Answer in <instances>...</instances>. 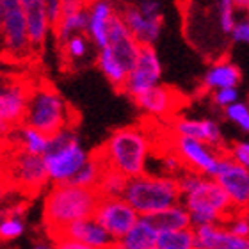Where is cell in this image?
Masks as SVG:
<instances>
[{
	"instance_id": "obj_21",
	"label": "cell",
	"mask_w": 249,
	"mask_h": 249,
	"mask_svg": "<svg viewBox=\"0 0 249 249\" xmlns=\"http://www.w3.org/2000/svg\"><path fill=\"white\" fill-rule=\"evenodd\" d=\"M157 239L159 231L144 217H141L128 233L116 240L114 249H150L157 246Z\"/></svg>"
},
{
	"instance_id": "obj_19",
	"label": "cell",
	"mask_w": 249,
	"mask_h": 249,
	"mask_svg": "<svg viewBox=\"0 0 249 249\" xmlns=\"http://www.w3.org/2000/svg\"><path fill=\"white\" fill-rule=\"evenodd\" d=\"M240 80H242V73H240L239 66L223 59L208 70L207 75L203 77L201 86L205 91H215V89L224 88H237Z\"/></svg>"
},
{
	"instance_id": "obj_10",
	"label": "cell",
	"mask_w": 249,
	"mask_h": 249,
	"mask_svg": "<svg viewBox=\"0 0 249 249\" xmlns=\"http://www.w3.org/2000/svg\"><path fill=\"white\" fill-rule=\"evenodd\" d=\"M139 109H142L148 116H153L160 121H173L178 118V112L189 105V98L171 86H155L146 93L132 100Z\"/></svg>"
},
{
	"instance_id": "obj_18",
	"label": "cell",
	"mask_w": 249,
	"mask_h": 249,
	"mask_svg": "<svg viewBox=\"0 0 249 249\" xmlns=\"http://www.w3.org/2000/svg\"><path fill=\"white\" fill-rule=\"evenodd\" d=\"M114 9L116 7L110 0H98L89 9L88 34L100 50L107 47V43H109V21Z\"/></svg>"
},
{
	"instance_id": "obj_16",
	"label": "cell",
	"mask_w": 249,
	"mask_h": 249,
	"mask_svg": "<svg viewBox=\"0 0 249 249\" xmlns=\"http://www.w3.org/2000/svg\"><path fill=\"white\" fill-rule=\"evenodd\" d=\"M59 237H68V239L78 240V242H82V244L89 246V248L93 249H114L116 244V240L110 237L109 231L94 217L82 219V221L70 224V226L62 230L55 239H59Z\"/></svg>"
},
{
	"instance_id": "obj_28",
	"label": "cell",
	"mask_w": 249,
	"mask_h": 249,
	"mask_svg": "<svg viewBox=\"0 0 249 249\" xmlns=\"http://www.w3.org/2000/svg\"><path fill=\"white\" fill-rule=\"evenodd\" d=\"M219 5V25L224 34H231L235 27V5L233 0H217Z\"/></svg>"
},
{
	"instance_id": "obj_33",
	"label": "cell",
	"mask_w": 249,
	"mask_h": 249,
	"mask_svg": "<svg viewBox=\"0 0 249 249\" xmlns=\"http://www.w3.org/2000/svg\"><path fill=\"white\" fill-rule=\"evenodd\" d=\"M96 2L98 0H61V15H71L77 11H89Z\"/></svg>"
},
{
	"instance_id": "obj_41",
	"label": "cell",
	"mask_w": 249,
	"mask_h": 249,
	"mask_svg": "<svg viewBox=\"0 0 249 249\" xmlns=\"http://www.w3.org/2000/svg\"><path fill=\"white\" fill-rule=\"evenodd\" d=\"M150 249H159V248H157V246H155V248H150Z\"/></svg>"
},
{
	"instance_id": "obj_14",
	"label": "cell",
	"mask_w": 249,
	"mask_h": 249,
	"mask_svg": "<svg viewBox=\"0 0 249 249\" xmlns=\"http://www.w3.org/2000/svg\"><path fill=\"white\" fill-rule=\"evenodd\" d=\"M169 126L180 137H191L199 142L212 146L221 153H228V148L223 144V134L217 123L212 120H187V118H175L169 121Z\"/></svg>"
},
{
	"instance_id": "obj_26",
	"label": "cell",
	"mask_w": 249,
	"mask_h": 249,
	"mask_svg": "<svg viewBox=\"0 0 249 249\" xmlns=\"http://www.w3.org/2000/svg\"><path fill=\"white\" fill-rule=\"evenodd\" d=\"M159 249H196L194 228L177 230V231H164L159 233L157 239Z\"/></svg>"
},
{
	"instance_id": "obj_29",
	"label": "cell",
	"mask_w": 249,
	"mask_h": 249,
	"mask_svg": "<svg viewBox=\"0 0 249 249\" xmlns=\"http://www.w3.org/2000/svg\"><path fill=\"white\" fill-rule=\"evenodd\" d=\"M224 114L230 121H233L240 126V128L249 134V104H240L235 102L233 105H230L224 109Z\"/></svg>"
},
{
	"instance_id": "obj_24",
	"label": "cell",
	"mask_w": 249,
	"mask_h": 249,
	"mask_svg": "<svg viewBox=\"0 0 249 249\" xmlns=\"http://www.w3.org/2000/svg\"><path fill=\"white\" fill-rule=\"evenodd\" d=\"M96 66L105 75V78L110 82V86L116 89V93L126 94V82H128V73L120 66L107 48H102L96 57Z\"/></svg>"
},
{
	"instance_id": "obj_2",
	"label": "cell",
	"mask_w": 249,
	"mask_h": 249,
	"mask_svg": "<svg viewBox=\"0 0 249 249\" xmlns=\"http://www.w3.org/2000/svg\"><path fill=\"white\" fill-rule=\"evenodd\" d=\"M102 196L96 189L73 185V183H53L45 197L43 223L50 239H55L70 224L93 217Z\"/></svg>"
},
{
	"instance_id": "obj_35",
	"label": "cell",
	"mask_w": 249,
	"mask_h": 249,
	"mask_svg": "<svg viewBox=\"0 0 249 249\" xmlns=\"http://www.w3.org/2000/svg\"><path fill=\"white\" fill-rule=\"evenodd\" d=\"M141 13L148 18H155V16H160V4L157 0H142L139 4Z\"/></svg>"
},
{
	"instance_id": "obj_15",
	"label": "cell",
	"mask_w": 249,
	"mask_h": 249,
	"mask_svg": "<svg viewBox=\"0 0 249 249\" xmlns=\"http://www.w3.org/2000/svg\"><path fill=\"white\" fill-rule=\"evenodd\" d=\"M118 11H120L126 29L137 39V43L153 47V41H157V37L160 36L162 25H164L162 15L155 16V18H148L141 13L139 5L134 4H121Z\"/></svg>"
},
{
	"instance_id": "obj_34",
	"label": "cell",
	"mask_w": 249,
	"mask_h": 249,
	"mask_svg": "<svg viewBox=\"0 0 249 249\" xmlns=\"http://www.w3.org/2000/svg\"><path fill=\"white\" fill-rule=\"evenodd\" d=\"M230 36L235 43H249V20L237 21Z\"/></svg>"
},
{
	"instance_id": "obj_27",
	"label": "cell",
	"mask_w": 249,
	"mask_h": 249,
	"mask_svg": "<svg viewBox=\"0 0 249 249\" xmlns=\"http://www.w3.org/2000/svg\"><path fill=\"white\" fill-rule=\"evenodd\" d=\"M25 231L23 219L18 215H0V240H15Z\"/></svg>"
},
{
	"instance_id": "obj_30",
	"label": "cell",
	"mask_w": 249,
	"mask_h": 249,
	"mask_svg": "<svg viewBox=\"0 0 249 249\" xmlns=\"http://www.w3.org/2000/svg\"><path fill=\"white\" fill-rule=\"evenodd\" d=\"M237 98H239L237 88H224V89H215V91H212V102L217 105V107H223V109L233 105L235 102H237Z\"/></svg>"
},
{
	"instance_id": "obj_31",
	"label": "cell",
	"mask_w": 249,
	"mask_h": 249,
	"mask_svg": "<svg viewBox=\"0 0 249 249\" xmlns=\"http://www.w3.org/2000/svg\"><path fill=\"white\" fill-rule=\"evenodd\" d=\"M226 228L237 237H244L249 239V217L248 213H237L233 219H230L228 223L224 224Z\"/></svg>"
},
{
	"instance_id": "obj_5",
	"label": "cell",
	"mask_w": 249,
	"mask_h": 249,
	"mask_svg": "<svg viewBox=\"0 0 249 249\" xmlns=\"http://www.w3.org/2000/svg\"><path fill=\"white\" fill-rule=\"evenodd\" d=\"M182 205L191 215L192 228L205 224H226L239 213L223 187L210 177H201L191 192L183 194Z\"/></svg>"
},
{
	"instance_id": "obj_36",
	"label": "cell",
	"mask_w": 249,
	"mask_h": 249,
	"mask_svg": "<svg viewBox=\"0 0 249 249\" xmlns=\"http://www.w3.org/2000/svg\"><path fill=\"white\" fill-rule=\"evenodd\" d=\"M53 248L55 249H93L89 246L78 242V240L68 239V237H59V239L53 240Z\"/></svg>"
},
{
	"instance_id": "obj_9",
	"label": "cell",
	"mask_w": 249,
	"mask_h": 249,
	"mask_svg": "<svg viewBox=\"0 0 249 249\" xmlns=\"http://www.w3.org/2000/svg\"><path fill=\"white\" fill-rule=\"evenodd\" d=\"M213 180L223 187L230 201L239 213H248L249 210V169L240 166L226 153L221 157Z\"/></svg>"
},
{
	"instance_id": "obj_32",
	"label": "cell",
	"mask_w": 249,
	"mask_h": 249,
	"mask_svg": "<svg viewBox=\"0 0 249 249\" xmlns=\"http://www.w3.org/2000/svg\"><path fill=\"white\" fill-rule=\"evenodd\" d=\"M228 155L233 159L237 164L249 169V142H233L228 148Z\"/></svg>"
},
{
	"instance_id": "obj_37",
	"label": "cell",
	"mask_w": 249,
	"mask_h": 249,
	"mask_svg": "<svg viewBox=\"0 0 249 249\" xmlns=\"http://www.w3.org/2000/svg\"><path fill=\"white\" fill-rule=\"evenodd\" d=\"M233 5L237 9L249 11V0H233Z\"/></svg>"
},
{
	"instance_id": "obj_4",
	"label": "cell",
	"mask_w": 249,
	"mask_h": 249,
	"mask_svg": "<svg viewBox=\"0 0 249 249\" xmlns=\"http://www.w3.org/2000/svg\"><path fill=\"white\" fill-rule=\"evenodd\" d=\"M123 199L132 205L141 217L166 210L182 203V191L177 178L159 177L144 173L137 178H130Z\"/></svg>"
},
{
	"instance_id": "obj_1",
	"label": "cell",
	"mask_w": 249,
	"mask_h": 249,
	"mask_svg": "<svg viewBox=\"0 0 249 249\" xmlns=\"http://www.w3.org/2000/svg\"><path fill=\"white\" fill-rule=\"evenodd\" d=\"M80 123L78 110L73 109L62 98L57 88L48 78L36 75L31 89V96L27 102L25 126L41 132L45 137L52 139L66 128H77Z\"/></svg>"
},
{
	"instance_id": "obj_11",
	"label": "cell",
	"mask_w": 249,
	"mask_h": 249,
	"mask_svg": "<svg viewBox=\"0 0 249 249\" xmlns=\"http://www.w3.org/2000/svg\"><path fill=\"white\" fill-rule=\"evenodd\" d=\"M114 240L121 239L134 228L141 215L123 197H102L93 215Z\"/></svg>"
},
{
	"instance_id": "obj_6",
	"label": "cell",
	"mask_w": 249,
	"mask_h": 249,
	"mask_svg": "<svg viewBox=\"0 0 249 249\" xmlns=\"http://www.w3.org/2000/svg\"><path fill=\"white\" fill-rule=\"evenodd\" d=\"M0 62L9 66H29L36 62L29 39L25 11L20 0H2Z\"/></svg>"
},
{
	"instance_id": "obj_40",
	"label": "cell",
	"mask_w": 249,
	"mask_h": 249,
	"mask_svg": "<svg viewBox=\"0 0 249 249\" xmlns=\"http://www.w3.org/2000/svg\"><path fill=\"white\" fill-rule=\"evenodd\" d=\"M4 189H2V187H0V201H2V197H4Z\"/></svg>"
},
{
	"instance_id": "obj_12",
	"label": "cell",
	"mask_w": 249,
	"mask_h": 249,
	"mask_svg": "<svg viewBox=\"0 0 249 249\" xmlns=\"http://www.w3.org/2000/svg\"><path fill=\"white\" fill-rule=\"evenodd\" d=\"M86 151L78 146V141H73L70 144L59 150L45 153V162H47L48 177L53 183H70L73 177L77 175L88 162Z\"/></svg>"
},
{
	"instance_id": "obj_22",
	"label": "cell",
	"mask_w": 249,
	"mask_h": 249,
	"mask_svg": "<svg viewBox=\"0 0 249 249\" xmlns=\"http://www.w3.org/2000/svg\"><path fill=\"white\" fill-rule=\"evenodd\" d=\"M88 23L89 11H77L71 15H61L50 29L55 37V43L61 45L75 34H88Z\"/></svg>"
},
{
	"instance_id": "obj_20",
	"label": "cell",
	"mask_w": 249,
	"mask_h": 249,
	"mask_svg": "<svg viewBox=\"0 0 249 249\" xmlns=\"http://www.w3.org/2000/svg\"><path fill=\"white\" fill-rule=\"evenodd\" d=\"M144 219L159 231V233L192 228L191 215H189L187 208L183 207L182 203H180V205H175V207L166 208V210H160V212L151 213V215H144Z\"/></svg>"
},
{
	"instance_id": "obj_3",
	"label": "cell",
	"mask_w": 249,
	"mask_h": 249,
	"mask_svg": "<svg viewBox=\"0 0 249 249\" xmlns=\"http://www.w3.org/2000/svg\"><path fill=\"white\" fill-rule=\"evenodd\" d=\"M102 146L109 167L123 177L137 178L146 173V160L150 157V141L141 124H128L112 130Z\"/></svg>"
},
{
	"instance_id": "obj_25",
	"label": "cell",
	"mask_w": 249,
	"mask_h": 249,
	"mask_svg": "<svg viewBox=\"0 0 249 249\" xmlns=\"http://www.w3.org/2000/svg\"><path fill=\"white\" fill-rule=\"evenodd\" d=\"M126 185H128V178L112 167H107L96 185V191L102 197H123Z\"/></svg>"
},
{
	"instance_id": "obj_7",
	"label": "cell",
	"mask_w": 249,
	"mask_h": 249,
	"mask_svg": "<svg viewBox=\"0 0 249 249\" xmlns=\"http://www.w3.org/2000/svg\"><path fill=\"white\" fill-rule=\"evenodd\" d=\"M34 77L27 71L0 73V139H5L25 123Z\"/></svg>"
},
{
	"instance_id": "obj_8",
	"label": "cell",
	"mask_w": 249,
	"mask_h": 249,
	"mask_svg": "<svg viewBox=\"0 0 249 249\" xmlns=\"http://www.w3.org/2000/svg\"><path fill=\"white\" fill-rule=\"evenodd\" d=\"M171 150L183 162L187 171L197 173V175L210 178H213V175L217 171L221 157L226 155V153L213 150L212 146L205 144V142H199V141L191 139V137H180L175 132H173L171 139Z\"/></svg>"
},
{
	"instance_id": "obj_13",
	"label": "cell",
	"mask_w": 249,
	"mask_h": 249,
	"mask_svg": "<svg viewBox=\"0 0 249 249\" xmlns=\"http://www.w3.org/2000/svg\"><path fill=\"white\" fill-rule=\"evenodd\" d=\"M162 75L160 61L157 57L155 48L151 45H141L139 55L135 61V66L132 70L126 82V96L134 100L146 93L148 89L159 86Z\"/></svg>"
},
{
	"instance_id": "obj_38",
	"label": "cell",
	"mask_w": 249,
	"mask_h": 249,
	"mask_svg": "<svg viewBox=\"0 0 249 249\" xmlns=\"http://www.w3.org/2000/svg\"><path fill=\"white\" fill-rule=\"evenodd\" d=\"M0 47H2V0H0Z\"/></svg>"
},
{
	"instance_id": "obj_17",
	"label": "cell",
	"mask_w": 249,
	"mask_h": 249,
	"mask_svg": "<svg viewBox=\"0 0 249 249\" xmlns=\"http://www.w3.org/2000/svg\"><path fill=\"white\" fill-rule=\"evenodd\" d=\"M196 249H249V239L237 237L224 224H205L194 228Z\"/></svg>"
},
{
	"instance_id": "obj_39",
	"label": "cell",
	"mask_w": 249,
	"mask_h": 249,
	"mask_svg": "<svg viewBox=\"0 0 249 249\" xmlns=\"http://www.w3.org/2000/svg\"><path fill=\"white\" fill-rule=\"evenodd\" d=\"M32 249H55V248H52V246H48V244H43L41 242V244H36Z\"/></svg>"
},
{
	"instance_id": "obj_23",
	"label": "cell",
	"mask_w": 249,
	"mask_h": 249,
	"mask_svg": "<svg viewBox=\"0 0 249 249\" xmlns=\"http://www.w3.org/2000/svg\"><path fill=\"white\" fill-rule=\"evenodd\" d=\"M88 34H75V36L68 37L66 41L57 45L59 52V64H61V71L68 73L75 68V62L86 57L88 53Z\"/></svg>"
}]
</instances>
